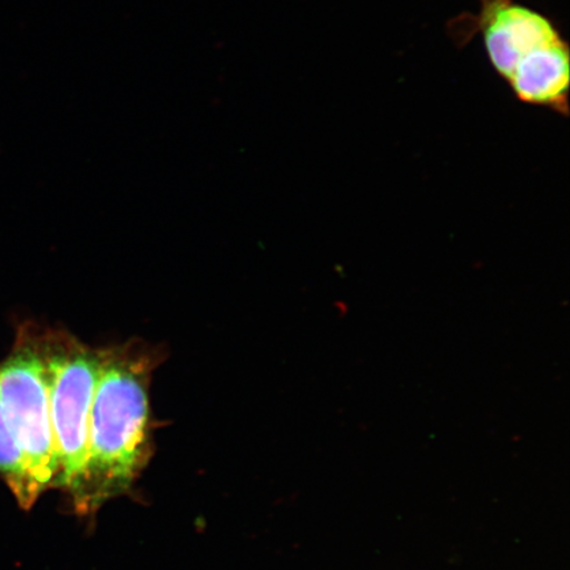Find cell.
I'll return each instance as SVG.
<instances>
[{"label": "cell", "instance_id": "5", "mask_svg": "<svg viewBox=\"0 0 570 570\" xmlns=\"http://www.w3.org/2000/svg\"><path fill=\"white\" fill-rule=\"evenodd\" d=\"M0 475L9 488L21 508L31 509L36 499L42 493L38 483L28 469L23 451L18 444L0 407Z\"/></svg>", "mask_w": 570, "mask_h": 570}, {"label": "cell", "instance_id": "1", "mask_svg": "<svg viewBox=\"0 0 570 570\" xmlns=\"http://www.w3.org/2000/svg\"><path fill=\"white\" fill-rule=\"evenodd\" d=\"M158 355L138 344L102 348V365L92 397L87 463L71 493L88 514L124 494L147 459L148 384Z\"/></svg>", "mask_w": 570, "mask_h": 570}, {"label": "cell", "instance_id": "3", "mask_svg": "<svg viewBox=\"0 0 570 570\" xmlns=\"http://www.w3.org/2000/svg\"><path fill=\"white\" fill-rule=\"evenodd\" d=\"M40 345L59 460L56 484L71 494L87 463L90 410L101 372L102 351L83 345L62 331H40Z\"/></svg>", "mask_w": 570, "mask_h": 570}, {"label": "cell", "instance_id": "4", "mask_svg": "<svg viewBox=\"0 0 570 570\" xmlns=\"http://www.w3.org/2000/svg\"><path fill=\"white\" fill-rule=\"evenodd\" d=\"M0 407L24 453L35 482L45 491L59 476V460L40 330L35 325L19 327L16 345L0 362Z\"/></svg>", "mask_w": 570, "mask_h": 570}, {"label": "cell", "instance_id": "2", "mask_svg": "<svg viewBox=\"0 0 570 570\" xmlns=\"http://www.w3.org/2000/svg\"><path fill=\"white\" fill-rule=\"evenodd\" d=\"M454 45L480 38L490 67L523 105L569 117L570 47L556 21L520 0H480L449 21Z\"/></svg>", "mask_w": 570, "mask_h": 570}]
</instances>
